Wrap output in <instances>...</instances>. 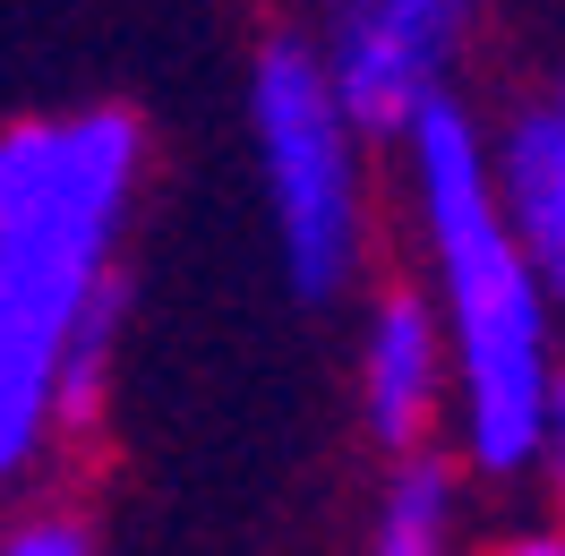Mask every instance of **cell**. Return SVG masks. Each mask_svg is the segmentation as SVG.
Listing matches in <instances>:
<instances>
[{
	"instance_id": "277c9868",
	"label": "cell",
	"mask_w": 565,
	"mask_h": 556,
	"mask_svg": "<svg viewBox=\"0 0 565 556\" xmlns=\"http://www.w3.org/2000/svg\"><path fill=\"white\" fill-rule=\"evenodd\" d=\"M480 35V0H326L318 61L369 138H394L437 95Z\"/></svg>"
},
{
	"instance_id": "8992f818",
	"label": "cell",
	"mask_w": 565,
	"mask_h": 556,
	"mask_svg": "<svg viewBox=\"0 0 565 556\" xmlns=\"http://www.w3.org/2000/svg\"><path fill=\"white\" fill-rule=\"evenodd\" d=\"M489 172L514 240L531 248V266H540V282L565 317V70L489 138Z\"/></svg>"
},
{
	"instance_id": "6da1fadb",
	"label": "cell",
	"mask_w": 565,
	"mask_h": 556,
	"mask_svg": "<svg viewBox=\"0 0 565 556\" xmlns=\"http://www.w3.org/2000/svg\"><path fill=\"white\" fill-rule=\"evenodd\" d=\"M138 180L146 120L120 104L26 111L0 129V496L111 403Z\"/></svg>"
},
{
	"instance_id": "9c48e42d",
	"label": "cell",
	"mask_w": 565,
	"mask_h": 556,
	"mask_svg": "<svg viewBox=\"0 0 565 556\" xmlns=\"http://www.w3.org/2000/svg\"><path fill=\"white\" fill-rule=\"evenodd\" d=\"M531 471H548V496H557V514H565V360H557V377H548V411H540V453H531Z\"/></svg>"
},
{
	"instance_id": "52a82bcc",
	"label": "cell",
	"mask_w": 565,
	"mask_h": 556,
	"mask_svg": "<svg viewBox=\"0 0 565 556\" xmlns=\"http://www.w3.org/2000/svg\"><path fill=\"white\" fill-rule=\"evenodd\" d=\"M360 556H462V471L437 446L394 453V480L369 514Z\"/></svg>"
},
{
	"instance_id": "7a4b0ae2",
	"label": "cell",
	"mask_w": 565,
	"mask_h": 556,
	"mask_svg": "<svg viewBox=\"0 0 565 556\" xmlns=\"http://www.w3.org/2000/svg\"><path fill=\"white\" fill-rule=\"evenodd\" d=\"M403 197H412V240H420V291L446 325V368H455V437L462 471L480 480H523L540 453V411L557 377V300L531 266V248L505 223L489 172V129L437 95L403 129Z\"/></svg>"
},
{
	"instance_id": "ba28073f",
	"label": "cell",
	"mask_w": 565,
	"mask_h": 556,
	"mask_svg": "<svg viewBox=\"0 0 565 556\" xmlns=\"http://www.w3.org/2000/svg\"><path fill=\"white\" fill-rule=\"evenodd\" d=\"M0 556H95V531L70 505H18L0 522Z\"/></svg>"
},
{
	"instance_id": "5b68a950",
	"label": "cell",
	"mask_w": 565,
	"mask_h": 556,
	"mask_svg": "<svg viewBox=\"0 0 565 556\" xmlns=\"http://www.w3.org/2000/svg\"><path fill=\"white\" fill-rule=\"evenodd\" d=\"M352 385H360V419L386 453L437 446V428L455 411V368H446V325H437L420 282H386L369 300Z\"/></svg>"
},
{
	"instance_id": "30bf717a",
	"label": "cell",
	"mask_w": 565,
	"mask_h": 556,
	"mask_svg": "<svg viewBox=\"0 0 565 556\" xmlns=\"http://www.w3.org/2000/svg\"><path fill=\"white\" fill-rule=\"evenodd\" d=\"M480 556H565V514H557V522H523V531L489 539Z\"/></svg>"
},
{
	"instance_id": "3957f363",
	"label": "cell",
	"mask_w": 565,
	"mask_h": 556,
	"mask_svg": "<svg viewBox=\"0 0 565 556\" xmlns=\"http://www.w3.org/2000/svg\"><path fill=\"white\" fill-rule=\"evenodd\" d=\"M248 146L275 223V257L300 300L352 291L369 266V129L334 95L318 43L266 35L248 61Z\"/></svg>"
}]
</instances>
